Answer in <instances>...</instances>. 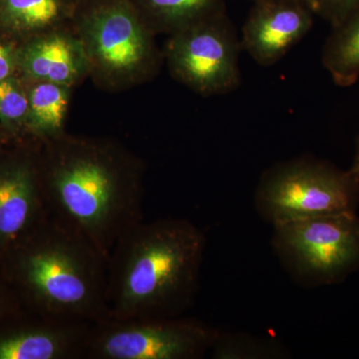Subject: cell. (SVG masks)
Masks as SVG:
<instances>
[{
  "instance_id": "6da1fadb",
  "label": "cell",
  "mask_w": 359,
  "mask_h": 359,
  "mask_svg": "<svg viewBox=\"0 0 359 359\" xmlns=\"http://www.w3.org/2000/svg\"><path fill=\"white\" fill-rule=\"evenodd\" d=\"M205 247V233L189 219L135 224L108 257L111 318L185 316L199 292Z\"/></svg>"
},
{
  "instance_id": "7a4b0ae2",
  "label": "cell",
  "mask_w": 359,
  "mask_h": 359,
  "mask_svg": "<svg viewBox=\"0 0 359 359\" xmlns=\"http://www.w3.org/2000/svg\"><path fill=\"white\" fill-rule=\"evenodd\" d=\"M47 211L107 257L124 233L144 219L138 171L119 153L69 144L54 150L40 178Z\"/></svg>"
},
{
  "instance_id": "3957f363",
  "label": "cell",
  "mask_w": 359,
  "mask_h": 359,
  "mask_svg": "<svg viewBox=\"0 0 359 359\" xmlns=\"http://www.w3.org/2000/svg\"><path fill=\"white\" fill-rule=\"evenodd\" d=\"M15 247L16 276L37 316L109 320L108 257L81 233L48 215Z\"/></svg>"
},
{
  "instance_id": "277c9868",
  "label": "cell",
  "mask_w": 359,
  "mask_h": 359,
  "mask_svg": "<svg viewBox=\"0 0 359 359\" xmlns=\"http://www.w3.org/2000/svg\"><path fill=\"white\" fill-rule=\"evenodd\" d=\"M255 209L271 226L356 212L359 173L311 155L276 163L264 170L254 194Z\"/></svg>"
},
{
  "instance_id": "5b68a950",
  "label": "cell",
  "mask_w": 359,
  "mask_h": 359,
  "mask_svg": "<svg viewBox=\"0 0 359 359\" xmlns=\"http://www.w3.org/2000/svg\"><path fill=\"white\" fill-rule=\"evenodd\" d=\"M273 254L306 289L337 285L359 269V217L342 212L273 226Z\"/></svg>"
},
{
  "instance_id": "8992f818",
  "label": "cell",
  "mask_w": 359,
  "mask_h": 359,
  "mask_svg": "<svg viewBox=\"0 0 359 359\" xmlns=\"http://www.w3.org/2000/svg\"><path fill=\"white\" fill-rule=\"evenodd\" d=\"M219 330L196 318L109 320L92 327L86 359H201Z\"/></svg>"
},
{
  "instance_id": "52a82bcc",
  "label": "cell",
  "mask_w": 359,
  "mask_h": 359,
  "mask_svg": "<svg viewBox=\"0 0 359 359\" xmlns=\"http://www.w3.org/2000/svg\"><path fill=\"white\" fill-rule=\"evenodd\" d=\"M178 30L170 60L180 78L207 95H224L240 87L242 46L226 9Z\"/></svg>"
},
{
  "instance_id": "ba28073f",
  "label": "cell",
  "mask_w": 359,
  "mask_h": 359,
  "mask_svg": "<svg viewBox=\"0 0 359 359\" xmlns=\"http://www.w3.org/2000/svg\"><path fill=\"white\" fill-rule=\"evenodd\" d=\"M308 0H257L243 26L241 46L262 67L280 60L313 28Z\"/></svg>"
},
{
  "instance_id": "9c48e42d",
  "label": "cell",
  "mask_w": 359,
  "mask_h": 359,
  "mask_svg": "<svg viewBox=\"0 0 359 359\" xmlns=\"http://www.w3.org/2000/svg\"><path fill=\"white\" fill-rule=\"evenodd\" d=\"M93 323L39 316V321L0 335V359H86Z\"/></svg>"
},
{
  "instance_id": "30bf717a",
  "label": "cell",
  "mask_w": 359,
  "mask_h": 359,
  "mask_svg": "<svg viewBox=\"0 0 359 359\" xmlns=\"http://www.w3.org/2000/svg\"><path fill=\"white\" fill-rule=\"evenodd\" d=\"M48 215L40 178L32 170L0 172V249L15 247Z\"/></svg>"
},
{
  "instance_id": "8fae6325",
  "label": "cell",
  "mask_w": 359,
  "mask_h": 359,
  "mask_svg": "<svg viewBox=\"0 0 359 359\" xmlns=\"http://www.w3.org/2000/svg\"><path fill=\"white\" fill-rule=\"evenodd\" d=\"M93 32L97 55L111 69H132L147 55L148 44L140 25L121 8L101 13Z\"/></svg>"
},
{
  "instance_id": "7c38bea8",
  "label": "cell",
  "mask_w": 359,
  "mask_h": 359,
  "mask_svg": "<svg viewBox=\"0 0 359 359\" xmlns=\"http://www.w3.org/2000/svg\"><path fill=\"white\" fill-rule=\"evenodd\" d=\"M321 59L323 67L337 86H353L358 81L359 6L332 27Z\"/></svg>"
},
{
  "instance_id": "4fadbf2b",
  "label": "cell",
  "mask_w": 359,
  "mask_h": 359,
  "mask_svg": "<svg viewBox=\"0 0 359 359\" xmlns=\"http://www.w3.org/2000/svg\"><path fill=\"white\" fill-rule=\"evenodd\" d=\"M33 76L47 82L63 84L76 74L74 49L60 37L42 40L30 49L26 59Z\"/></svg>"
},
{
  "instance_id": "5bb4252c",
  "label": "cell",
  "mask_w": 359,
  "mask_h": 359,
  "mask_svg": "<svg viewBox=\"0 0 359 359\" xmlns=\"http://www.w3.org/2000/svg\"><path fill=\"white\" fill-rule=\"evenodd\" d=\"M210 355L214 359H282L290 353L278 340L244 332H219Z\"/></svg>"
},
{
  "instance_id": "9a60e30c",
  "label": "cell",
  "mask_w": 359,
  "mask_h": 359,
  "mask_svg": "<svg viewBox=\"0 0 359 359\" xmlns=\"http://www.w3.org/2000/svg\"><path fill=\"white\" fill-rule=\"evenodd\" d=\"M165 25L177 29L226 9L224 0H146Z\"/></svg>"
},
{
  "instance_id": "2e32d148",
  "label": "cell",
  "mask_w": 359,
  "mask_h": 359,
  "mask_svg": "<svg viewBox=\"0 0 359 359\" xmlns=\"http://www.w3.org/2000/svg\"><path fill=\"white\" fill-rule=\"evenodd\" d=\"M29 106L35 124L54 132L60 128L65 119L67 96L60 85L46 81L32 90Z\"/></svg>"
},
{
  "instance_id": "e0dca14e",
  "label": "cell",
  "mask_w": 359,
  "mask_h": 359,
  "mask_svg": "<svg viewBox=\"0 0 359 359\" xmlns=\"http://www.w3.org/2000/svg\"><path fill=\"white\" fill-rule=\"evenodd\" d=\"M6 8L14 20L29 28L43 27L58 18V0H6Z\"/></svg>"
},
{
  "instance_id": "ac0fdd59",
  "label": "cell",
  "mask_w": 359,
  "mask_h": 359,
  "mask_svg": "<svg viewBox=\"0 0 359 359\" xmlns=\"http://www.w3.org/2000/svg\"><path fill=\"white\" fill-rule=\"evenodd\" d=\"M29 108V101L11 82L0 81V116L9 121L25 117Z\"/></svg>"
},
{
  "instance_id": "d6986e66",
  "label": "cell",
  "mask_w": 359,
  "mask_h": 359,
  "mask_svg": "<svg viewBox=\"0 0 359 359\" xmlns=\"http://www.w3.org/2000/svg\"><path fill=\"white\" fill-rule=\"evenodd\" d=\"M316 15L327 21L332 27L339 25L355 7L359 0H309Z\"/></svg>"
},
{
  "instance_id": "ffe728a7",
  "label": "cell",
  "mask_w": 359,
  "mask_h": 359,
  "mask_svg": "<svg viewBox=\"0 0 359 359\" xmlns=\"http://www.w3.org/2000/svg\"><path fill=\"white\" fill-rule=\"evenodd\" d=\"M11 58L8 52L0 44V81L6 80L11 72Z\"/></svg>"
},
{
  "instance_id": "44dd1931",
  "label": "cell",
  "mask_w": 359,
  "mask_h": 359,
  "mask_svg": "<svg viewBox=\"0 0 359 359\" xmlns=\"http://www.w3.org/2000/svg\"><path fill=\"white\" fill-rule=\"evenodd\" d=\"M351 168H353L359 173V135L358 139H356L355 152H354L353 162Z\"/></svg>"
},
{
  "instance_id": "7402d4cb",
  "label": "cell",
  "mask_w": 359,
  "mask_h": 359,
  "mask_svg": "<svg viewBox=\"0 0 359 359\" xmlns=\"http://www.w3.org/2000/svg\"><path fill=\"white\" fill-rule=\"evenodd\" d=\"M2 311H4V308H2V299L1 297H0V314H1Z\"/></svg>"
},
{
  "instance_id": "603a6c76",
  "label": "cell",
  "mask_w": 359,
  "mask_h": 359,
  "mask_svg": "<svg viewBox=\"0 0 359 359\" xmlns=\"http://www.w3.org/2000/svg\"><path fill=\"white\" fill-rule=\"evenodd\" d=\"M250 1L254 2V1H257V0H250ZM308 1H309V0H308Z\"/></svg>"
}]
</instances>
